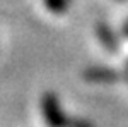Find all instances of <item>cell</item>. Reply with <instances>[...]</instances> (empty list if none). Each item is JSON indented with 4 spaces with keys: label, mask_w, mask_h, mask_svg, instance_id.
Segmentation results:
<instances>
[{
    "label": "cell",
    "mask_w": 128,
    "mask_h": 127,
    "mask_svg": "<svg viewBox=\"0 0 128 127\" xmlns=\"http://www.w3.org/2000/svg\"><path fill=\"white\" fill-rule=\"evenodd\" d=\"M41 115L44 118V124L48 127H67L68 118L67 113L63 112L60 98L53 93L48 91L41 96Z\"/></svg>",
    "instance_id": "cell-1"
},
{
    "label": "cell",
    "mask_w": 128,
    "mask_h": 127,
    "mask_svg": "<svg viewBox=\"0 0 128 127\" xmlns=\"http://www.w3.org/2000/svg\"><path fill=\"white\" fill-rule=\"evenodd\" d=\"M82 77L87 82H99V84H113L118 82L120 76L116 70L108 67H89L82 72Z\"/></svg>",
    "instance_id": "cell-2"
},
{
    "label": "cell",
    "mask_w": 128,
    "mask_h": 127,
    "mask_svg": "<svg viewBox=\"0 0 128 127\" xmlns=\"http://www.w3.org/2000/svg\"><path fill=\"white\" fill-rule=\"evenodd\" d=\"M96 33H98V38L101 39L102 47L108 50L109 53H116L120 50V43L116 39V34L113 33V29L109 28L108 24H104V22L98 24L96 26Z\"/></svg>",
    "instance_id": "cell-3"
},
{
    "label": "cell",
    "mask_w": 128,
    "mask_h": 127,
    "mask_svg": "<svg viewBox=\"0 0 128 127\" xmlns=\"http://www.w3.org/2000/svg\"><path fill=\"white\" fill-rule=\"evenodd\" d=\"M70 0H44V5L53 14H63L68 7Z\"/></svg>",
    "instance_id": "cell-4"
},
{
    "label": "cell",
    "mask_w": 128,
    "mask_h": 127,
    "mask_svg": "<svg viewBox=\"0 0 128 127\" xmlns=\"http://www.w3.org/2000/svg\"><path fill=\"white\" fill-rule=\"evenodd\" d=\"M67 127H96L90 120L82 117H70L68 118V125Z\"/></svg>",
    "instance_id": "cell-5"
},
{
    "label": "cell",
    "mask_w": 128,
    "mask_h": 127,
    "mask_svg": "<svg viewBox=\"0 0 128 127\" xmlns=\"http://www.w3.org/2000/svg\"><path fill=\"white\" fill-rule=\"evenodd\" d=\"M123 31H125V34H126V36H128V22H126V24H125V28H123Z\"/></svg>",
    "instance_id": "cell-6"
},
{
    "label": "cell",
    "mask_w": 128,
    "mask_h": 127,
    "mask_svg": "<svg viewBox=\"0 0 128 127\" xmlns=\"http://www.w3.org/2000/svg\"><path fill=\"white\" fill-rule=\"evenodd\" d=\"M126 74H128V64H126Z\"/></svg>",
    "instance_id": "cell-7"
}]
</instances>
